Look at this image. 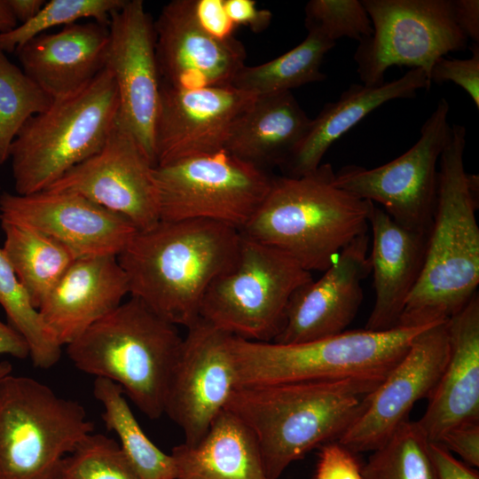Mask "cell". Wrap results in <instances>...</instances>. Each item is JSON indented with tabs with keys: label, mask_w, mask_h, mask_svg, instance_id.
<instances>
[{
	"label": "cell",
	"mask_w": 479,
	"mask_h": 479,
	"mask_svg": "<svg viewBox=\"0 0 479 479\" xmlns=\"http://www.w3.org/2000/svg\"><path fill=\"white\" fill-rule=\"evenodd\" d=\"M240 230L211 220H160L137 231L117 256L130 294L186 328L200 317L211 284L236 263Z\"/></svg>",
	"instance_id": "obj_1"
},
{
	"label": "cell",
	"mask_w": 479,
	"mask_h": 479,
	"mask_svg": "<svg viewBox=\"0 0 479 479\" xmlns=\"http://www.w3.org/2000/svg\"><path fill=\"white\" fill-rule=\"evenodd\" d=\"M466 129L451 126L440 155L437 191L424 263L397 326L446 321L477 294L479 178L464 167Z\"/></svg>",
	"instance_id": "obj_2"
},
{
	"label": "cell",
	"mask_w": 479,
	"mask_h": 479,
	"mask_svg": "<svg viewBox=\"0 0 479 479\" xmlns=\"http://www.w3.org/2000/svg\"><path fill=\"white\" fill-rule=\"evenodd\" d=\"M381 382L346 379L240 386L224 409L254 435L267 477L279 479L291 463L338 440Z\"/></svg>",
	"instance_id": "obj_3"
},
{
	"label": "cell",
	"mask_w": 479,
	"mask_h": 479,
	"mask_svg": "<svg viewBox=\"0 0 479 479\" xmlns=\"http://www.w3.org/2000/svg\"><path fill=\"white\" fill-rule=\"evenodd\" d=\"M373 205L338 187L331 164L324 163L301 177H273L240 232L284 252L310 272L324 271L367 233Z\"/></svg>",
	"instance_id": "obj_4"
},
{
	"label": "cell",
	"mask_w": 479,
	"mask_h": 479,
	"mask_svg": "<svg viewBox=\"0 0 479 479\" xmlns=\"http://www.w3.org/2000/svg\"><path fill=\"white\" fill-rule=\"evenodd\" d=\"M183 338L177 326L130 296L67 345L80 371L118 384L149 419L164 414Z\"/></svg>",
	"instance_id": "obj_5"
},
{
	"label": "cell",
	"mask_w": 479,
	"mask_h": 479,
	"mask_svg": "<svg viewBox=\"0 0 479 479\" xmlns=\"http://www.w3.org/2000/svg\"><path fill=\"white\" fill-rule=\"evenodd\" d=\"M432 325L397 326L380 332L346 330L293 344L255 342L232 335L237 387L346 379L381 382L416 336Z\"/></svg>",
	"instance_id": "obj_6"
},
{
	"label": "cell",
	"mask_w": 479,
	"mask_h": 479,
	"mask_svg": "<svg viewBox=\"0 0 479 479\" xmlns=\"http://www.w3.org/2000/svg\"><path fill=\"white\" fill-rule=\"evenodd\" d=\"M119 114V95L106 67L86 87L53 100L31 117L10 148L17 194L48 189L105 145Z\"/></svg>",
	"instance_id": "obj_7"
},
{
	"label": "cell",
	"mask_w": 479,
	"mask_h": 479,
	"mask_svg": "<svg viewBox=\"0 0 479 479\" xmlns=\"http://www.w3.org/2000/svg\"><path fill=\"white\" fill-rule=\"evenodd\" d=\"M94 431L84 407L27 376L0 380V479H55Z\"/></svg>",
	"instance_id": "obj_8"
},
{
	"label": "cell",
	"mask_w": 479,
	"mask_h": 479,
	"mask_svg": "<svg viewBox=\"0 0 479 479\" xmlns=\"http://www.w3.org/2000/svg\"><path fill=\"white\" fill-rule=\"evenodd\" d=\"M312 279L288 255L241 233L237 261L209 287L200 317L234 336L273 342L292 295Z\"/></svg>",
	"instance_id": "obj_9"
},
{
	"label": "cell",
	"mask_w": 479,
	"mask_h": 479,
	"mask_svg": "<svg viewBox=\"0 0 479 479\" xmlns=\"http://www.w3.org/2000/svg\"><path fill=\"white\" fill-rule=\"evenodd\" d=\"M160 219H205L240 231L255 215L272 178L224 149L154 167Z\"/></svg>",
	"instance_id": "obj_10"
},
{
	"label": "cell",
	"mask_w": 479,
	"mask_h": 479,
	"mask_svg": "<svg viewBox=\"0 0 479 479\" xmlns=\"http://www.w3.org/2000/svg\"><path fill=\"white\" fill-rule=\"evenodd\" d=\"M373 32L354 52L362 83L385 82L387 69H422L428 81L436 61L463 51L468 39L455 22L452 0H363ZM431 83V82H430Z\"/></svg>",
	"instance_id": "obj_11"
},
{
	"label": "cell",
	"mask_w": 479,
	"mask_h": 479,
	"mask_svg": "<svg viewBox=\"0 0 479 479\" xmlns=\"http://www.w3.org/2000/svg\"><path fill=\"white\" fill-rule=\"evenodd\" d=\"M448 113L449 103L443 98L408 151L373 169L342 167L335 172V185L360 199L379 203L401 226L428 235L436 200V166L451 130Z\"/></svg>",
	"instance_id": "obj_12"
},
{
	"label": "cell",
	"mask_w": 479,
	"mask_h": 479,
	"mask_svg": "<svg viewBox=\"0 0 479 479\" xmlns=\"http://www.w3.org/2000/svg\"><path fill=\"white\" fill-rule=\"evenodd\" d=\"M154 167L134 135L116 119L103 147L46 190L81 194L145 231L161 220Z\"/></svg>",
	"instance_id": "obj_13"
},
{
	"label": "cell",
	"mask_w": 479,
	"mask_h": 479,
	"mask_svg": "<svg viewBox=\"0 0 479 479\" xmlns=\"http://www.w3.org/2000/svg\"><path fill=\"white\" fill-rule=\"evenodd\" d=\"M169 383L164 414L192 444L224 410L237 387L232 336L200 318L189 326Z\"/></svg>",
	"instance_id": "obj_14"
},
{
	"label": "cell",
	"mask_w": 479,
	"mask_h": 479,
	"mask_svg": "<svg viewBox=\"0 0 479 479\" xmlns=\"http://www.w3.org/2000/svg\"><path fill=\"white\" fill-rule=\"evenodd\" d=\"M106 67L119 95L117 120L139 142L153 165L161 79L153 20L142 0H126L110 15Z\"/></svg>",
	"instance_id": "obj_15"
},
{
	"label": "cell",
	"mask_w": 479,
	"mask_h": 479,
	"mask_svg": "<svg viewBox=\"0 0 479 479\" xmlns=\"http://www.w3.org/2000/svg\"><path fill=\"white\" fill-rule=\"evenodd\" d=\"M447 320L416 336L403 358L370 393L367 406L338 439L355 453L374 451L408 420L414 404L428 398L449 357Z\"/></svg>",
	"instance_id": "obj_16"
},
{
	"label": "cell",
	"mask_w": 479,
	"mask_h": 479,
	"mask_svg": "<svg viewBox=\"0 0 479 479\" xmlns=\"http://www.w3.org/2000/svg\"><path fill=\"white\" fill-rule=\"evenodd\" d=\"M0 221L20 224L67 247L76 257L118 256L137 230L123 216L73 192L0 195Z\"/></svg>",
	"instance_id": "obj_17"
},
{
	"label": "cell",
	"mask_w": 479,
	"mask_h": 479,
	"mask_svg": "<svg viewBox=\"0 0 479 479\" xmlns=\"http://www.w3.org/2000/svg\"><path fill=\"white\" fill-rule=\"evenodd\" d=\"M255 98L232 85L179 89L161 83L155 167L223 150L232 125Z\"/></svg>",
	"instance_id": "obj_18"
},
{
	"label": "cell",
	"mask_w": 479,
	"mask_h": 479,
	"mask_svg": "<svg viewBox=\"0 0 479 479\" xmlns=\"http://www.w3.org/2000/svg\"><path fill=\"white\" fill-rule=\"evenodd\" d=\"M161 83L179 89L232 85L245 67L244 45L232 37L220 40L204 31L192 0H173L153 20Z\"/></svg>",
	"instance_id": "obj_19"
},
{
	"label": "cell",
	"mask_w": 479,
	"mask_h": 479,
	"mask_svg": "<svg viewBox=\"0 0 479 479\" xmlns=\"http://www.w3.org/2000/svg\"><path fill=\"white\" fill-rule=\"evenodd\" d=\"M368 250L369 236L365 233L345 247L318 279L298 288L273 342L300 343L346 331L363 301L362 281L372 271Z\"/></svg>",
	"instance_id": "obj_20"
},
{
	"label": "cell",
	"mask_w": 479,
	"mask_h": 479,
	"mask_svg": "<svg viewBox=\"0 0 479 479\" xmlns=\"http://www.w3.org/2000/svg\"><path fill=\"white\" fill-rule=\"evenodd\" d=\"M130 294L116 256L76 259L38 308L52 339L68 345Z\"/></svg>",
	"instance_id": "obj_21"
},
{
	"label": "cell",
	"mask_w": 479,
	"mask_h": 479,
	"mask_svg": "<svg viewBox=\"0 0 479 479\" xmlns=\"http://www.w3.org/2000/svg\"><path fill=\"white\" fill-rule=\"evenodd\" d=\"M108 26L73 23L31 39L16 53L22 70L53 100L86 87L106 65Z\"/></svg>",
	"instance_id": "obj_22"
},
{
	"label": "cell",
	"mask_w": 479,
	"mask_h": 479,
	"mask_svg": "<svg viewBox=\"0 0 479 479\" xmlns=\"http://www.w3.org/2000/svg\"><path fill=\"white\" fill-rule=\"evenodd\" d=\"M449 357L418 420L430 443L454 427L479 421V296L447 320Z\"/></svg>",
	"instance_id": "obj_23"
},
{
	"label": "cell",
	"mask_w": 479,
	"mask_h": 479,
	"mask_svg": "<svg viewBox=\"0 0 479 479\" xmlns=\"http://www.w3.org/2000/svg\"><path fill=\"white\" fill-rule=\"evenodd\" d=\"M369 227L373 232L369 258L375 300L365 329L387 331L397 326L420 277L428 235L401 226L375 204Z\"/></svg>",
	"instance_id": "obj_24"
},
{
	"label": "cell",
	"mask_w": 479,
	"mask_h": 479,
	"mask_svg": "<svg viewBox=\"0 0 479 479\" xmlns=\"http://www.w3.org/2000/svg\"><path fill=\"white\" fill-rule=\"evenodd\" d=\"M425 72L412 68L403 76L378 86L353 83L339 99L326 103L287 162V177H301L315 170L328 148L367 114L388 101L412 98L420 89L429 90Z\"/></svg>",
	"instance_id": "obj_25"
},
{
	"label": "cell",
	"mask_w": 479,
	"mask_h": 479,
	"mask_svg": "<svg viewBox=\"0 0 479 479\" xmlns=\"http://www.w3.org/2000/svg\"><path fill=\"white\" fill-rule=\"evenodd\" d=\"M310 121L291 91L256 97L232 125L224 149L262 169L283 166Z\"/></svg>",
	"instance_id": "obj_26"
},
{
	"label": "cell",
	"mask_w": 479,
	"mask_h": 479,
	"mask_svg": "<svg viewBox=\"0 0 479 479\" xmlns=\"http://www.w3.org/2000/svg\"><path fill=\"white\" fill-rule=\"evenodd\" d=\"M170 454L176 479H269L254 435L225 409L200 441L177 445Z\"/></svg>",
	"instance_id": "obj_27"
},
{
	"label": "cell",
	"mask_w": 479,
	"mask_h": 479,
	"mask_svg": "<svg viewBox=\"0 0 479 479\" xmlns=\"http://www.w3.org/2000/svg\"><path fill=\"white\" fill-rule=\"evenodd\" d=\"M1 226L3 253L38 310L76 257L63 244L32 228L6 221H1Z\"/></svg>",
	"instance_id": "obj_28"
},
{
	"label": "cell",
	"mask_w": 479,
	"mask_h": 479,
	"mask_svg": "<svg viewBox=\"0 0 479 479\" xmlns=\"http://www.w3.org/2000/svg\"><path fill=\"white\" fill-rule=\"evenodd\" d=\"M93 394L104 408L102 419L120 440V448L139 479H176L171 454L160 450L145 434L127 403L122 388L96 378Z\"/></svg>",
	"instance_id": "obj_29"
},
{
	"label": "cell",
	"mask_w": 479,
	"mask_h": 479,
	"mask_svg": "<svg viewBox=\"0 0 479 479\" xmlns=\"http://www.w3.org/2000/svg\"><path fill=\"white\" fill-rule=\"evenodd\" d=\"M333 42L322 35L309 31L304 40L292 50L258 66L243 67L232 86L256 97L291 91L326 78L320 67Z\"/></svg>",
	"instance_id": "obj_30"
},
{
	"label": "cell",
	"mask_w": 479,
	"mask_h": 479,
	"mask_svg": "<svg viewBox=\"0 0 479 479\" xmlns=\"http://www.w3.org/2000/svg\"><path fill=\"white\" fill-rule=\"evenodd\" d=\"M363 479H436L430 442L418 421L407 420L373 451Z\"/></svg>",
	"instance_id": "obj_31"
},
{
	"label": "cell",
	"mask_w": 479,
	"mask_h": 479,
	"mask_svg": "<svg viewBox=\"0 0 479 479\" xmlns=\"http://www.w3.org/2000/svg\"><path fill=\"white\" fill-rule=\"evenodd\" d=\"M0 305L9 325L26 340L35 366L49 369L61 356L59 346L48 333L39 310L0 248Z\"/></svg>",
	"instance_id": "obj_32"
},
{
	"label": "cell",
	"mask_w": 479,
	"mask_h": 479,
	"mask_svg": "<svg viewBox=\"0 0 479 479\" xmlns=\"http://www.w3.org/2000/svg\"><path fill=\"white\" fill-rule=\"evenodd\" d=\"M53 99L0 49V165L24 124L47 110Z\"/></svg>",
	"instance_id": "obj_33"
},
{
	"label": "cell",
	"mask_w": 479,
	"mask_h": 479,
	"mask_svg": "<svg viewBox=\"0 0 479 479\" xmlns=\"http://www.w3.org/2000/svg\"><path fill=\"white\" fill-rule=\"evenodd\" d=\"M126 0H51L26 23L0 33V49L4 52H17L24 44L51 27H64L84 18L109 25L111 13L122 7Z\"/></svg>",
	"instance_id": "obj_34"
},
{
	"label": "cell",
	"mask_w": 479,
	"mask_h": 479,
	"mask_svg": "<svg viewBox=\"0 0 479 479\" xmlns=\"http://www.w3.org/2000/svg\"><path fill=\"white\" fill-rule=\"evenodd\" d=\"M59 475L62 479H139L119 444L94 432L64 458Z\"/></svg>",
	"instance_id": "obj_35"
},
{
	"label": "cell",
	"mask_w": 479,
	"mask_h": 479,
	"mask_svg": "<svg viewBox=\"0 0 479 479\" xmlns=\"http://www.w3.org/2000/svg\"><path fill=\"white\" fill-rule=\"evenodd\" d=\"M306 29L335 42L346 36L358 43L372 35L370 17L358 0H310L305 5Z\"/></svg>",
	"instance_id": "obj_36"
},
{
	"label": "cell",
	"mask_w": 479,
	"mask_h": 479,
	"mask_svg": "<svg viewBox=\"0 0 479 479\" xmlns=\"http://www.w3.org/2000/svg\"><path fill=\"white\" fill-rule=\"evenodd\" d=\"M468 59L439 58L431 68V84L452 82L461 87L479 109V44L472 43Z\"/></svg>",
	"instance_id": "obj_37"
},
{
	"label": "cell",
	"mask_w": 479,
	"mask_h": 479,
	"mask_svg": "<svg viewBox=\"0 0 479 479\" xmlns=\"http://www.w3.org/2000/svg\"><path fill=\"white\" fill-rule=\"evenodd\" d=\"M356 454L338 440L321 445L315 479H363Z\"/></svg>",
	"instance_id": "obj_38"
},
{
	"label": "cell",
	"mask_w": 479,
	"mask_h": 479,
	"mask_svg": "<svg viewBox=\"0 0 479 479\" xmlns=\"http://www.w3.org/2000/svg\"><path fill=\"white\" fill-rule=\"evenodd\" d=\"M192 11L200 27L220 40L233 36L237 27L227 15L224 0H192Z\"/></svg>",
	"instance_id": "obj_39"
},
{
	"label": "cell",
	"mask_w": 479,
	"mask_h": 479,
	"mask_svg": "<svg viewBox=\"0 0 479 479\" xmlns=\"http://www.w3.org/2000/svg\"><path fill=\"white\" fill-rule=\"evenodd\" d=\"M438 444L459 454L467 465L479 467V421L452 428Z\"/></svg>",
	"instance_id": "obj_40"
},
{
	"label": "cell",
	"mask_w": 479,
	"mask_h": 479,
	"mask_svg": "<svg viewBox=\"0 0 479 479\" xmlns=\"http://www.w3.org/2000/svg\"><path fill=\"white\" fill-rule=\"evenodd\" d=\"M224 5L236 27L245 26L255 33L266 29L272 19L271 12L257 8L254 0H224Z\"/></svg>",
	"instance_id": "obj_41"
},
{
	"label": "cell",
	"mask_w": 479,
	"mask_h": 479,
	"mask_svg": "<svg viewBox=\"0 0 479 479\" xmlns=\"http://www.w3.org/2000/svg\"><path fill=\"white\" fill-rule=\"evenodd\" d=\"M430 453L436 479H479L477 470L455 459L442 444L430 443Z\"/></svg>",
	"instance_id": "obj_42"
},
{
	"label": "cell",
	"mask_w": 479,
	"mask_h": 479,
	"mask_svg": "<svg viewBox=\"0 0 479 479\" xmlns=\"http://www.w3.org/2000/svg\"><path fill=\"white\" fill-rule=\"evenodd\" d=\"M456 24L473 43L479 42V1L452 0Z\"/></svg>",
	"instance_id": "obj_43"
},
{
	"label": "cell",
	"mask_w": 479,
	"mask_h": 479,
	"mask_svg": "<svg viewBox=\"0 0 479 479\" xmlns=\"http://www.w3.org/2000/svg\"><path fill=\"white\" fill-rule=\"evenodd\" d=\"M0 355H10L16 358L29 357L26 340L11 325L0 320Z\"/></svg>",
	"instance_id": "obj_44"
},
{
	"label": "cell",
	"mask_w": 479,
	"mask_h": 479,
	"mask_svg": "<svg viewBox=\"0 0 479 479\" xmlns=\"http://www.w3.org/2000/svg\"><path fill=\"white\" fill-rule=\"evenodd\" d=\"M6 2L17 22L21 24L33 19L46 3L44 0H6Z\"/></svg>",
	"instance_id": "obj_45"
},
{
	"label": "cell",
	"mask_w": 479,
	"mask_h": 479,
	"mask_svg": "<svg viewBox=\"0 0 479 479\" xmlns=\"http://www.w3.org/2000/svg\"><path fill=\"white\" fill-rule=\"evenodd\" d=\"M17 23L6 0H0V33L13 29L18 26Z\"/></svg>",
	"instance_id": "obj_46"
},
{
	"label": "cell",
	"mask_w": 479,
	"mask_h": 479,
	"mask_svg": "<svg viewBox=\"0 0 479 479\" xmlns=\"http://www.w3.org/2000/svg\"><path fill=\"white\" fill-rule=\"evenodd\" d=\"M12 371V366L9 362L3 361L0 362V380L5 375L11 373Z\"/></svg>",
	"instance_id": "obj_47"
},
{
	"label": "cell",
	"mask_w": 479,
	"mask_h": 479,
	"mask_svg": "<svg viewBox=\"0 0 479 479\" xmlns=\"http://www.w3.org/2000/svg\"><path fill=\"white\" fill-rule=\"evenodd\" d=\"M55 479H62V478L59 475V476H58L57 478H55Z\"/></svg>",
	"instance_id": "obj_48"
}]
</instances>
